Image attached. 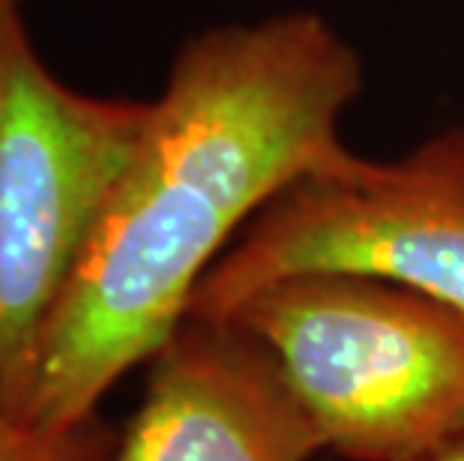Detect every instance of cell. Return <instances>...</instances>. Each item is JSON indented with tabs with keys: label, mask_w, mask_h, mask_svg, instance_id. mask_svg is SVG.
I'll use <instances>...</instances> for the list:
<instances>
[{
	"label": "cell",
	"mask_w": 464,
	"mask_h": 461,
	"mask_svg": "<svg viewBox=\"0 0 464 461\" xmlns=\"http://www.w3.org/2000/svg\"><path fill=\"white\" fill-rule=\"evenodd\" d=\"M360 91V54L318 13L183 43L48 321L24 423L69 435L100 419L102 396L180 327L246 225L288 186L351 159L339 123Z\"/></svg>",
	"instance_id": "6da1fadb"
},
{
	"label": "cell",
	"mask_w": 464,
	"mask_h": 461,
	"mask_svg": "<svg viewBox=\"0 0 464 461\" xmlns=\"http://www.w3.org/2000/svg\"><path fill=\"white\" fill-rule=\"evenodd\" d=\"M222 318L279 362L324 449L417 461L464 428V312L365 273H297Z\"/></svg>",
	"instance_id": "7a4b0ae2"
},
{
	"label": "cell",
	"mask_w": 464,
	"mask_h": 461,
	"mask_svg": "<svg viewBox=\"0 0 464 461\" xmlns=\"http://www.w3.org/2000/svg\"><path fill=\"white\" fill-rule=\"evenodd\" d=\"M147 102L48 72L22 6L0 13V401L24 419L43 336L144 130Z\"/></svg>",
	"instance_id": "3957f363"
},
{
	"label": "cell",
	"mask_w": 464,
	"mask_h": 461,
	"mask_svg": "<svg viewBox=\"0 0 464 461\" xmlns=\"http://www.w3.org/2000/svg\"><path fill=\"white\" fill-rule=\"evenodd\" d=\"M324 270L392 279L464 312V123L401 159L353 153L288 186L201 279L189 315L222 318L264 284Z\"/></svg>",
	"instance_id": "277c9868"
},
{
	"label": "cell",
	"mask_w": 464,
	"mask_h": 461,
	"mask_svg": "<svg viewBox=\"0 0 464 461\" xmlns=\"http://www.w3.org/2000/svg\"><path fill=\"white\" fill-rule=\"evenodd\" d=\"M318 449L270 348L231 318L186 315L150 357L111 461H312Z\"/></svg>",
	"instance_id": "5b68a950"
},
{
	"label": "cell",
	"mask_w": 464,
	"mask_h": 461,
	"mask_svg": "<svg viewBox=\"0 0 464 461\" xmlns=\"http://www.w3.org/2000/svg\"><path fill=\"white\" fill-rule=\"evenodd\" d=\"M111 456L114 437L102 419L69 435H43L0 401V461H111Z\"/></svg>",
	"instance_id": "8992f818"
},
{
	"label": "cell",
	"mask_w": 464,
	"mask_h": 461,
	"mask_svg": "<svg viewBox=\"0 0 464 461\" xmlns=\"http://www.w3.org/2000/svg\"><path fill=\"white\" fill-rule=\"evenodd\" d=\"M417 461H464V428L459 435H452L447 444H440L438 449H431L429 456H422Z\"/></svg>",
	"instance_id": "52a82bcc"
},
{
	"label": "cell",
	"mask_w": 464,
	"mask_h": 461,
	"mask_svg": "<svg viewBox=\"0 0 464 461\" xmlns=\"http://www.w3.org/2000/svg\"><path fill=\"white\" fill-rule=\"evenodd\" d=\"M9 6H22V0H0V13L9 9Z\"/></svg>",
	"instance_id": "ba28073f"
}]
</instances>
